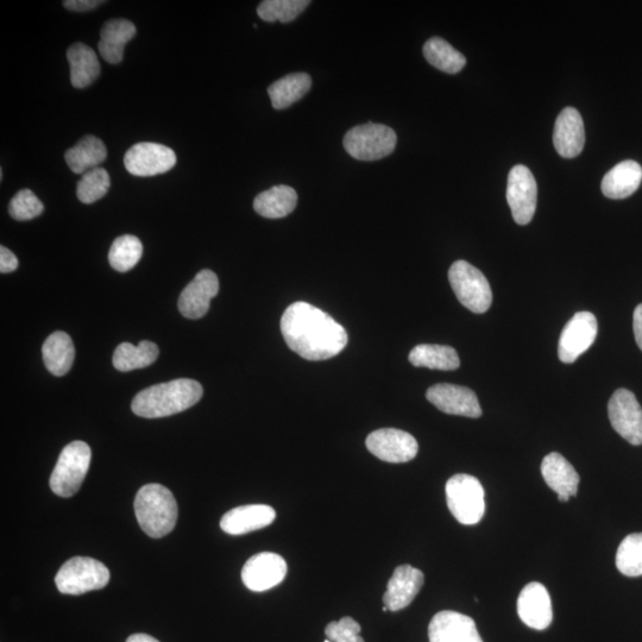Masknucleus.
<instances>
[{
	"instance_id": "f257e3e1",
	"label": "nucleus",
	"mask_w": 642,
	"mask_h": 642,
	"mask_svg": "<svg viewBox=\"0 0 642 642\" xmlns=\"http://www.w3.org/2000/svg\"><path fill=\"white\" fill-rule=\"evenodd\" d=\"M281 332L289 349L314 362L341 354L349 341L341 324L304 301L295 302L283 313Z\"/></svg>"
},
{
	"instance_id": "f03ea898",
	"label": "nucleus",
	"mask_w": 642,
	"mask_h": 642,
	"mask_svg": "<svg viewBox=\"0 0 642 642\" xmlns=\"http://www.w3.org/2000/svg\"><path fill=\"white\" fill-rule=\"evenodd\" d=\"M198 381L179 379L142 390L132 401V412L138 417L157 419L186 411L203 398Z\"/></svg>"
},
{
	"instance_id": "7ed1b4c3",
	"label": "nucleus",
	"mask_w": 642,
	"mask_h": 642,
	"mask_svg": "<svg viewBox=\"0 0 642 642\" xmlns=\"http://www.w3.org/2000/svg\"><path fill=\"white\" fill-rule=\"evenodd\" d=\"M135 513L144 533L151 538H162L174 530L178 521V503L171 490L151 483L137 493Z\"/></svg>"
},
{
	"instance_id": "20e7f679",
	"label": "nucleus",
	"mask_w": 642,
	"mask_h": 642,
	"mask_svg": "<svg viewBox=\"0 0 642 642\" xmlns=\"http://www.w3.org/2000/svg\"><path fill=\"white\" fill-rule=\"evenodd\" d=\"M450 512L462 525H476L486 513V494L476 477L458 474L445 487Z\"/></svg>"
},
{
	"instance_id": "39448f33",
	"label": "nucleus",
	"mask_w": 642,
	"mask_h": 642,
	"mask_svg": "<svg viewBox=\"0 0 642 642\" xmlns=\"http://www.w3.org/2000/svg\"><path fill=\"white\" fill-rule=\"evenodd\" d=\"M92 452L85 442L68 444L50 476V489L61 497H71L79 492L90 469Z\"/></svg>"
},
{
	"instance_id": "423d86ee",
	"label": "nucleus",
	"mask_w": 642,
	"mask_h": 642,
	"mask_svg": "<svg viewBox=\"0 0 642 642\" xmlns=\"http://www.w3.org/2000/svg\"><path fill=\"white\" fill-rule=\"evenodd\" d=\"M398 143L396 132L383 124L368 123L352 128L343 144L351 157L360 161L381 160L393 154Z\"/></svg>"
},
{
	"instance_id": "0eeeda50",
	"label": "nucleus",
	"mask_w": 642,
	"mask_h": 642,
	"mask_svg": "<svg viewBox=\"0 0 642 642\" xmlns=\"http://www.w3.org/2000/svg\"><path fill=\"white\" fill-rule=\"evenodd\" d=\"M449 280L457 299L469 311L482 314L492 306L493 293L486 276L467 261L452 264Z\"/></svg>"
},
{
	"instance_id": "6e6552de",
	"label": "nucleus",
	"mask_w": 642,
	"mask_h": 642,
	"mask_svg": "<svg viewBox=\"0 0 642 642\" xmlns=\"http://www.w3.org/2000/svg\"><path fill=\"white\" fill-rule=\"evenodd\" d=\"M109 581V569L99 560L87 557L67 560L55 577L56 587L66 595H83L103 589Z\"/></svg>"
},
{
	"instance_id": "1a4fd4ad",
	"label": "nucleus",
	"mask_w": 642,
	"mask_h": 642,
	"mask_svg": "<svg viewBox=\"0 0 642 642\" xmlns=\"http://www.w3.org/2000/svg\"><path fill=\"white\" fill-rule=\"evenodd\" d=\"M507 201L516 224L532 222L537 210L538 186L530 169L518 165L508 175Z\"/></svg>"
},
{
	"instance_id": "9d476101",
	"label": "nucleus",
	"mask_w": 642,
	"mask_h": 642,
	"mask_svg": "<svg viewBox=\"0 0 642 642\" xmlns=\"http://www.w3.org/2000/svg\"><path fill=\"white\" fill-rule=\"evenodd\" d=\"M609 420L629 444L642 445V408L628 389H618L608 404Z\"/></svg>"
},
{
	"instance_id": "9b49d317",
	"label": "nucleus",
	"mask_w": 642,
	"mask_h": 642,
	"mask_svg": "<svg viewBox=\"0 0 642 642\" xmlns=\"http://www.w3.org/2000/svg\"><path fill=\"white\" fill-rule=\"evenodd\" d=\"M178 159L174 150L159 143L142 142L132 146L124 156L127 171L147 178L171 171Z\"/></svg>"
},
{
	"instance_id": "f8f14e48",
	"label": "nucleus",
	"mask_w": 642,
	"mask_h": 642,
	"mask_svg": "<svg viewBox=\"0 0 642 642\" xmlns=\"http://www.w3.org/2000/svg\"><path fill=\"white\" fill-rule=\"evenodd\" d=\"M597 332H599V325L593 313H576L560 335L559 360L566 364L576 362L577 358L594 344Z\"/></svg>"
},
{
	"instance_id": "ddd939ff",
	"label": "nucleus",
	"mask_w": 642,
	"mask_h": 642,
	"mask_svg": "<svg viewBox=\"0 0 642 642\" xmlns=\"http://www.w3.org/2000/svg\"><path fill=\"white\" fill-rule=\"evenodd\" d=\"M365 444L375 457L388 463H407L417 457L419 451L412 434L396 428H381L370 433Z\"/></svg>"
},
{
	"instance_id": "4468645a",
	"label": "nucleus",
	"mask_w": 642,
	"mask_h": 642,
	"mask_svg": "<svg viewBox=\"0 0 642 642\" xmlns=\"http://www.w3.org/2000/svg\"><path fill=\"white\" fill-rule=\"evenodd\" d=\"M286 575V560L272 552H262L251 557L242 570L245 587L256 593L275 588L283 582Z\"/></svg>"
},
{
	"instance_id": "2eb2a0df",
	"label": "nucleus",
	"mask_w": 642,
	"mask_h": 642,
	"mask_svg": "<svg viewBox=\"0 0 642 642\" xmlns=\"http://www.w3.org/2000/svg\"><path fill=\"white\" fill-rule=\"evenodd\" d=\"M426 398L439 411L467 418H480L482 408L471 389L462 386L436 385L427 390Z\"/></svg>"
},
{
	"instance_id": "dca6fc26",
	"label": "nucleus",
	"mask_w": 642,
	"mask_h": 642,
	"mask_svg": "<svg viewBox=\"0 0 642 642\" xmlns=\"http://www.w3.org/2000/svg\"><path fill=\"white\" fill-rule=\"evenodd\" d=\"M219 281L212 270L205 269L182 291L179 311L187 319H200L210 310L211 300L217 297Z\"/></svg>"
},
{
	"instance_id": "f3484780",
	"label": "nucleus",
	"mask_w": 642,
	"mask_h": 642,
	"mask_svg": "<svg viewBox=\"0 0 642 642\" xmlns=\"http://www.w3.org/2000/svg\"><path fill=\"white\" fill-rule=\"evenodd\" d=\"M428 639L430 642H483L475 621L452 610L433 616L428 627Z\"/></svg>"
},
{
	"instance_id": "a211bd4d",
	"label": "nucleus",
	"mask_w": 642,
	"mask_h": 642,
	"mask_svg": "<svg viewBox=\"0 0 642 642\" xmlns=\"http://www.w3.org/2000/svg\"><path fill=\"white\" fill-rule=\"evenodd\" d=\"M518 614L526 626L544 631L552 623L553 612L549 591L543 584L533 582L521 590Z\"/></svg>"
},
{
	"instance_id": "6ab92c4d",
	"label": "nucleus",
	"mask_w": 642,
	"mask_h": 642,
	"mask_svg": "<svg viewBox=\"0 0 642 642\" xmlns=\"http://www.w3.org/2000/svg\"><path fill=\"white\" fill-rule=\"evenodd\" d=\"M425 576L419 569L411 565H401L396 568L388 587L383 602L390 612H399L405 609L423 588Z\"/></svg>"
},
{
	"instance_id": "aec40b11",
	"label": "nucleus",
	"mask_w": 642,
	"mask_h": 642,
	"mask_svg": "<svg viewBox=\"0 0 642 642\" xmlns=\"http://www.w3.org/2000/svg\"><path fill=\"white\" fill-rule=\"evenodd\" d=\"M553 144L564 159H574L582 153L585 144L584 123L575 107H565L559 113L553 131Z\"/></svg>"
},
{
	"instance_id": "412c9836",
	"label": "nucleus",
	"mask_w": 642,
	"mask_h": 642,
	"mask_svg": "<svg viewBox=\"0 0 642 642\" xmlns=\"http://www.w3.org/2000/svg\"><path fill=\"white\" fill-rule=\"evenodd\" d=\"M541 475L547 486L558 494L560 502H568L571 497L577 496L581 478L560 453L552 452L544 458L541 463Z\"/></svg>"
},
{
	"instance_id": "4be33fe9",
	"label": "nucleus",
	"mask_w": 642,
	"mask_h": 642,
	"mask_svg": "<svg viewBox=\"0 0 642 642\" xmlns=\"http://www.w3.org/2000/svg\"><path fill=\"white\" fill-rule=\"evenodd\" d=\"M275 509L267 505H248L231 509L220 520V528L231 535H242L272 525Z\"/></svg>"
},
{
	"instance_id": "5701e85b",
	"label": "nucleus",
	"mask_w": 642,
	"mask_h": 642,
	"mask_svg": "<svg viewBox=\"0 0 642 642\" xmlns=\"http://www.w3.org/2000/svg\"><path fill=\"white\" fill-rule=\"evenodd\" d=\"M641 181L642 167L638 162L627 160L604 175L601 190L609 199H626L639 190Z\"/></svg>"
},
{
	"instance_id": "b1692460",
	"label": "nucleus",
	"mask_w": 642,
	"mask_h": 642,
	"mask_svg": "<svg viewBox=\"0 0 642 642\" xmlns=\"http://www.w3.org/2000/svg\"><path fill=\"white\" fill-rule=\"evenodd\" d=\"M135 24L128 20H111L100 31L98 49L102 58L109 64H121L124 47L136 36Z\"/></svg>"
},
{
	"instance_id": "393cba45",
	"label": "nucleus",
	"mask_w": 642,
	"mask_h": 642,
	"mask_svg": "<svg viewBox=\"0 0 642 642\" xmlns=\"http://www.w3.org/2000/svg\"><path fill=\"white\" fill-rule=\"evenodd\" d=\"M298 204V193L294 188L280 185L257 195L254 209L260 216L269 219L285 218Z\"/></svg>"
},
{
	"instance_id": "a878e982",
	"label": "nucleus",
	"mask_w": 642,
	"mask_h": 642,
	"mask_svg": "<svg viewBox=\"0 0 642 642\" xmlns=\"http://www.w3.org/2000/svg\"><path fill=\"white\" fill-rule=\"evenodd\" d=\"M43 362L49 373L65 376L74 363L75 349L72 338L66 332L56 331L42 346Z\"/></svg>"
},
{
	"instance_id": "bb28decb",
	"label": "nucleus",
	"mask_w": 642,
	"mask_h": 642,
	"mask_svg": "<svg viewBox=\"0 0 642 642\" xmlns=\"http://www.w3.org/2000/svg\"><path fill=\"white\" fill-rule=\"evenodd\" d=\"M67 59L71 67V83L75 88H86L99 77L98 56L86 44L74 43L67 50Z\"/></svg>"
},
{
	"instance_id": "cd10ccee",
	"label": "nucleus",
	"mask_w": 642,
	"mask_h": 642,
	"mask_svg": "<svg viewBox=\"0 0 642 642\" xmlns=\"http://www.w3.org/2000/svg\"><path fill=\"white\" fill-rule=\"evenodd\" d=\"M107 150L105 144L96 136H85L68 149L65 159L69 169L75 174H85L102 165L106 160Z\"/></svg>"
},
{
	"instance_id": "c85d7f7f",
	"label": "nucleus",
	"mask_w": 642,
	"mask_h": 642,
	"mask_svg": "<svg viewBox=\"0 0 642 642\" xmlns=\"http://www.w3.org/2000/svg\"><path fill=\"white\" fill-rule=\"evenodd\" d=\"M312 79L307 73H293L275 81L268 88V94L275 110H285L297 103L311 90Z\"/></svg>"
},
{
	"instance_id": "c756f323",
	"label": "nucleus",
	"mask_w": 642,
	"mask_h": 642,
	"mask_svg": "<svg viewBox=\"0 0 642 642\" xmlns=\"http://www.w3.org/2000/svg\"><path fill=\"white\" fill-rule=\"evenodd\" d=\"M409 362L414 367L432 370L451 371L461 365L457 351L451 346L437 344H421L409 354Z\"/></svg>"
},
{
	"instance_id": "7c9ffc66",
	"label": "nucleus",
	"mask_w": 642,
	"mask_h": 642,
	"mask_svg": "<svg viewBox=\"0 0 642 642\" xmlns=\"http://www.w3.org/2000/svg\"><path fill=\"white\" fill-rule=\"evenodd\" d=\"M159 352V346L149 341H143L137 346L122 343L113 354V367L123 373L147 368L156 362Z\"/></svg>"
},
{
	"instance_id": "2f4dec72",
	"label": "nucleus",
	"mask_w": 642,
	"mask_h": 642,
	"mask_svg": "<svg viewBox=\"0 0 642 642\" xmlns=\"http://www.w3.org/2000/svg\"><path fill=\"white\" fill-rule=\"evenodd\" d=\"M425 59L439 71L457 74L467 65L465 56L440 37H432L424 46Z\"/></svg>"
},
{
	"instance_id": "473e14b6",
	"label": "nucleus",
	"mask_w": 642,
	"mask_h": 642,
	"mask_svg": "<svg viewBox=\"0 0 642 642\" xmlns=\"http://www.w3.org/2000/svg\"><path fill=\"white\" fill-rule=\"evenodd\" d=\"M143 245L140 239L132 235L118 237L113 242L109 253L111 267L119 273H127L140 262Z\"/></svg>"
},
{
	"instance_id": "72a5a7b5",
	"label": "nucleus",
	"mask_w": 642,
	"mask_h": 642,
	"mask_svg": "<svg viewBox=\"0 0 642 642\" xmlns=\"http://www.w3.org/2000/svg\"><path fill=\"white\" fill-rule=\"evenodd\" d=\"M616 568L627 577L642 576V532L622 540L616 552Z\"/></svg>"
},
{
	"instance_id": "f704fd0d",
	"label": "nucleus",
	"mask_w": 642,
	"mask_h": 642,
	"mask_svg": "<svg viewBox=\"0 0 642 642\" xmlns=\"http://www.w3.org/2000/svg\"><path fill=\"white\" fill-rule=\"evenodd\" d=\"M310 4L308 0H264L258 5L257 15L264 22L289 23Z\"/></svg>"
},
{
	"instance_id": "c9c22d12",
	"label": "nucleus",
	"mask_w": 642,
	"mask_h": 642,
	"mask_svg": "<svg viewBox=\"0 0 642 642\" xmlns=\"http://www.w3.org/2000/svg\"><path fill=\"white\" fill-rule=\"evenodd\" d=\"M111 179L104 168H94L83 175L78 182L77 195L81 203L91 205L109 192Z\"/></svg>"
},
{
	"instance_id": "e433bc0d",
	"label": "nucleus",
	"mask_w": 642,
	"mask_h": 642,
	"mask_svg": "<svg viewBox=\"0 0 642 642\" xmlns=\"http://www.w3.org/2000/svg\"><path fill=\"white\" fill-rule=\"evenodd\" d=\"M44 211L42 201L30 190H22L11 199L9 213L18 222H27L41 216Z\"/></svg>"
},
{
	"instance_id": "4c0bfd02",
	"label": "nucleus",
	"mask_w": 642,
	"mask_h": 642,
	"mask_svg": "<svg viewBox=\"0 0 642 642\" xmlns=\"http://www.w3.org/2000/svg\"><path fill=\"white\" fill-rule=\"evenodd\" d=\"M360 623L350 616L330 622L325 628L326 638L332 642H365L361 635Z\"/></svg>"
},
{
	"instance_id": "58836bf2",
	"label": "nucleus",
	"mask_w": 642,
	"mask_h": 642,
	"mask_svg": "<svg viewBox=\"0 0 642 642\" xmlns=\"http://www.w3.org/2000/svg\"><path fill=\"white\" fill-rule=\"evenodd\" d=\"M18 268L17 257L4 245L0 247V273L8 274L15 272Z\"/></svg>"
},
{
	"instance_id": "ea45409f",
	"label": "nucleus",
	"mask_w": 642,
	"mask_h": 642,
	"mask_svg": "<svg viewBox=\"0 0 642 642\" xmlns=\"http://www.w3.org/2000/svg\"><path fill=\"white\" fill-rule=\"evenodd\" d=\"M103 3L100 0H66L64 6L71 11L85 12L96 9L97 6Z\"/></svg>"
},
{
	"instance_id": "a19ab883",
	"label": "nucleus",
	"mask_w": 642,
	"mask_h": 642,
	"mask_svg": "<svg viewBox=\"0 0 642 642\" xmlns=\"http://www.w3.org/2000/svg\"><path fill=\"white\" fill-rule=\"evenodd\" d=\"M633 329L635 342H637L639 348L642 351V304L635 308L633 317Z\"/></svg>"
},
{
	"instance_id": "79ce46f5",
	"label": "nucleus",
	"mask_w": 642,
	"mask_h": 642,
	"mask_svg": "<svg viewBox=\"0 0 642 642\" xmlns=\"http://www.w3.org/2000/svg\"><path fill=\"white\" fill-rule=\"evenodd\" d=\"M127 642H160L148 634H134L129 637Z\"/></svg>"
},
{
	"instance_id": "37998d69",
	"label": "nucleus",
	"mask_w": 642,
	"mask_h": 642,
	"mask_svg": "<svg viewBox=\"0 0 642 642\" xmlns=\"http://www.w3.org/2000/svg\"><path fill=\"white\" fill-rule=\"evenodd\" d=\"M324 642H332V641H331V640H329V639H326Z\"/></svg>"
}]
</instances>
